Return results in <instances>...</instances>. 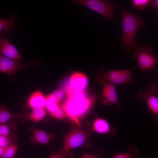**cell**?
<instances>
[{"label": "cell", "mask_w": 158, "mask_h": 158, "mask_svg": "<svg viewBox=\"0 0 158 158\" xmlns=\"http://www.w3.org/2000/svg\"><path fill=\"white\" fill-rule=\"evenodd\" d=\"M94 100V97L88 96L83 91H76L69 89L61 108L72 121L79 125L81 119L90 109Z\"/></svg>", "instance_id": "cell-1"}, {"label": "cell", "mask_w": 158, "mask_h": 158, "mask_svg": "<svg viewBox=\"0 0 158 158\" xmlns=\"http://www.w3.org/2000/svg\"><path fill=\"white\" fill-rule=\"evenodd\" d=\"M123 19V35L122 37V48L129 52L137 47L138 43L135 40L136 33L141 26L146 25L142 18L134 15L123 9L121 11Z\"/></svg>", "instance_id": "cell-2"}, {"label": "cell", "mask_w": 158, "mask_h": 158, "mask_svg": "<svg viewBox=\"0 0 158 158\" xmlns=\"http://www.w3.org/2000/svg\"><path fill=\"white\" fill-rule=\"evenodd\" d=\"M93 132L91 127H88L85 130L72 128L68 133L62 136L64 139V145L59 152L65 154L72 149L80 147H90L92 144L90 137Z\"/></svg>", "instance_id": "cell-3"}, {"label": "cell", "mask_w": 158, "mask_h": 158, "mask_svg": "<svg viewBox=\"0 0 158 158\" xmlns=\"http://www.w3.org/2000/svg\"><path fill=\"white\" fill-rule=\"evenodd\" d=\"M132 79V72L127 69L111 70L107 72L101 70L97 76V82L101 85L108 83L114 85L126 84Z\"/></svg>", "instance_id": "cell-4"}, {"label": "cell", "mask_w": 158, "mask_h": 158, "mask_svg": "<svg viewBox=\"0 0 158 158\" xmlns=\"http://www.w3.org/2000/svg\"><path fill=\"white\" fill-rule=\"evenodd\" d=\"M133 58L138 59L139 67L145 70L154 67L158 61V56L153 54L154 49L153 44L141 46L134 49Z\"/></svg>", "instance_id": "cell-5"}, {"label": "cell", "mask_w": 158, "mask_h": 158, "mask_svg": "<svg viewBox=\"0 0 158 158\" xmlns=\"http://www.w3.org/2000/svg\"><path fill=\"white\" fill-rule=\"evenodd\" d=\"M73 4L83 5L100 14L107 19L110 20L112 18L116 8L115 4L106 0H73Z\"/></svg>", "instance_id": "cell-6"}, {"label": "cell", "mask_w": 158, "mask_h": 158, "mask_svg": "<svg viewBox=\"0 0 158 158\" xmlns=\"http://www.w3.org/2000/svg\"><path fill=\"white\" fill-rule=\"evenodd\" d=\"M39 62L35 59L23 62L6 57L0 53V72L13 75L17 71L37 67Z\"/></svg>", "instance_id": "cell-7"}, {"label": "cell", "mask_w": 158, "mask_h": 158, "mask_svg": "<svg viewBox=\"0 0 158 158\" xmlns=\"http://www.w3.org/2000/svg\"><path fill=\"white\" fill-rule=\"evenodd\" d=\"M158 88L156 86L151 85L150 87L140 90L138 95L140 99L145 100L150 111L156 116L158 115Z\"/></svg>", "instance_id": "cell-8"}, {"label": "cell", "mask_w": 158, "mask_h": 158, "mask_svg": "<svg viewBox=\"0 0 158 158\" xmlns=\"http://www.w3.org/2000/svg\"><path fill=\"white\" fill-rule=\"evenodd\" d=\"M9 35L5 32L0 33V53L16 61L23 59L16 48L9 40Z\"/></svg>", "instance_id": "cell-9"}, {"label": "cell", "mask_w": 158, "mask_h": 158, "mask_svg": "<svg viewBox=\"0 0 158 158\" xmlns=\"http://www.w3.org/2000/svg\"><path fill=\"white\" fill-rule=\"evenodd\" d=\"M99 101L103 104L115 106L119 111L122 110L115 85L112 84L108 83L103 85L102 94L99 98Z\"/></svg>", "instance_id": "cell-10"}, {"label": "cell", "mask_w": 158, "mask_h": 158, "mask_svg": "<svg viewBox=\"0 0 158 158\" xmlns=\"http://www.w3.org/2000/svg\"><path fill=\"white\" fill-rule=\"evenodd\" d=\"M28 112H12L7 109L5 104L0 103V125L6 123L13 119H18L20 122H24L27 120V116Z\"/></svg>", "instance_id": "cell-11"}, {"label": "cell", "mask_w": 158, "mask_h": 158, "mask_svg": "<svg viewBox=\"0 0 158 158\" xmlns=\"http://www.w3.org/2000/svg\"><path fill=\"white\" fill-rule=\"evenodd\" d=\"M29 130L33 134V135L30 137V141L32 143L35 145L43 144L49 147L50 141L55 138L53 133H48L34 127L30 128Z\"/></svg>", "instance_id": "cell-12"}, {"label": "cell", "mask_w": 158, "mask_h": 158, "mask_svg": "<svg viewBox=\"0 0 158 158\" xmlns=\"http://www.w3.org/2000/svg\"><path fill=\"white\" fill-rule=\"evenodd\" d=\"M92 128L93 131L101 134H107L110 137L115 135L117 133L115 128L106 119L97 118L93 122Z\"/></svg>", "instance_id": "cell-13"}, {"label": "cell", "mask_w": 158, "mask_h": 158, "mask_svg": "<svg viewBox=\"0 0 158 158\" xmlns=\"http://www.w3.org/2000/svg\"><path fill=\"white\" fill-rule=\"evenodd\" d=\"M87 77L84 74L80 72H75L70 78V89L76 91H83L88 84Z\"/></svg>", "instance_id": "cell-14"}, {"label": "cell", "mask_w": 158, "mask_h": 158, "mask_svg": "<svg viewBox=\"0 0 158 158\" xmlns=\"http://www.w3.org/2000/svg\"><path fill=\"white\" fill-rule=\"evenodd\" d=\"M46 97L43 92L37 90L32 92L28 97L27 104L32 110L40 108H45Z\"/></svg>", "instance_id": "cell-15"}, {"label": "cell", "mask_w": 158, "mask_h": 158, "mask_svg": "<svg viewBox=\"0 0 158 158\" xmlns=\"http://www.w3.org/2000/svg\"><path fill=\"white\" fill-rule=\"evenodd\" d=\"M18 14V11H17L9 17L0 18V33L5 32L9 35L14 32Z\"/></svg>", "instance_id": "cell-16"}, {"label": "cell", "mask_w": 158, "mask_h": 158, "mask_svg": "<svg viewBox=\"0 0 158 158\" xmlns=\"http://www.w3.org/2000/svg\"><path fill=\"white\" fill-rule=\"evenodd\" d=\"M139 156V150L135 145L131 144L128 147L127 151L115 153L111 158H138Z\"/></svg>", "instance_id": "cell-17"}, {"label": "cell", "mask_w": 158, "mask_h": 158, "mask_svg": "<svg viewBox=\"0 0 158 158\" xmlns=\"http://www.w3.org/2000/svg\"><path fill=\"white\" fill-rule=\"evenodd\" d=\"M46 114L45 108H40L32 109L27 116V120H30L34 123H37L42 119Z\"/></svg>", "instance_id": "cell-18"}, {"label": "cell", "mask_w": 158, "mask_h": 158, "mask_svg": "<svg viewBox=\"0 0 158 158\" xmlns=\"http://www.w3.org/2000/svg\"><path fill=\"white\" fill-rule=\"evenodd\" d=\"M17 141L16 135L12 130L8 135L0 136V146L7 148L13 144L17 143Z\"/></svg>", "instance_id": "cell-19"}, {"label": "cell", "mask_w": 158, "mask_h": 158, "mask_svg": "<svg viewBox=\"0 0 158 158\" xmlns=\"http://www.w3.org/2000/svg\"><path fill=\"white\" fill-rule=\"evenodd\" d=\"M16 121L12 120L8 122L0 125V136L8 134L12 131H15L18 129Z\"/></svg>", "instance_id": "cell-20"}, {"label": "cell", "mask_w": 158, "mask_h": 158, "mask_svg": "<svg viewBox=\"0 0 158 158\" xmlns=\"http://www.w3.org/2000/svg\"><path fill=\"white\" fill-rule=\"evenodd\" d=\"M17 143L13 144L7 147L0 158H14L17 150Z\"/></svg>", "instance_id": "cell-21"}, {"label": "cell", "mask_w": 158, "mask_h": 158, "mask_svg": "<svg viewBox=\"0 0 158 158\" xmlns=\"http://www.w3.org/2000/svg\"><path fill=\"white\" fill-rule=\"evenodd\" d=\"M64 95L63 91L62 89H59L53 91L47 96L59 103L62 99Z\"/></svg>", "instance_id": "cell-22"}, {"label": "cell", "mask_w": 158, "mask_h": 158, "mask_svg": "<svg viewBox=\"0 0 158 158\" xmlns=\"http://www.w3.org/2000/svg\"><path fill=\"white\" fill-rule=\"evenodd\" d=\"M81 158H106L105 154L103 150H97L91 154L84 153Z\"/></svg>", "instance_id": "cell-23"}, {"label": "cell", "mask_w": 158, "mask_h": 158, "mask_svg": "<svg viewBox=\"0 0 158 158\" xmlns=\"http://www.w3.org/2000/svg\"><path fill=\"white\" fill-rule=\"evenodd\" d=\"M152 1L150 0H133L132 5L139 10H142L148 7L149 3Z\"/></svg>", "instance_id": "cell-24"}, {"label": "cell", "mask_w": 158, "mask_h": 158, "mask_svg": "<svg viewBox=\"0 0 158 158\" xmlns=\"http://www.w3.org/2000/svg\"><path fill=\"white\" fill-rule=\"evenodd\" d=\"M49 114L52 117L59 119H64L66 116L65 112L60 105L55 110Z\"/></svg>", "instance_id": "cell-25"}, {"label": "cell", "mask_w": 158, "mask_h": 158, "mask_svg": "<svg viewBox=\"0 0 158 158\" xmlns=\"http://www.w3.org/2000/svg\"><path fill=\"white\" fill-rule=\"evenodd\" d=\"M49 158H73V157L72 154L69 152L62 154L58 152L52 154Z\"/></svg>", "instance_id": "cell-26"}, {"label": "cell", "mask_w": 158, "mask_h": 158, "mask_svg": "<svg viewBox=\"0 0 158 158\" xmlns=\"http://www.w3.org/2000/svg\"><path fill=\"white\" fill-rule=\"evenodd\" d=\"M151 4L152 7L158 9V1L155 0L153 1H151Z\"/></svg>", "instance_id": "cell-27"}, {"label": "cell", "mask_w": 158, "mask_h": 158, "mask_svg": "<svg viewBox=\"0 0 158 158\" xmlns=\"http://www.w3.org/2000/svg\"><path fill=\"white\" fill-rule=\"evenodd\" d=\"M6 148L0 146V157L2 155Z\"/></svg>", "instance_id": "cell-28"}]
</instances>
